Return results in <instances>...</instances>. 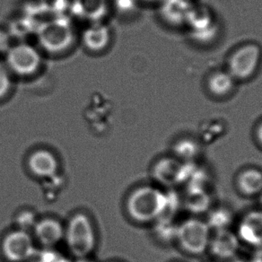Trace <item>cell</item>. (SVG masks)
I'll return each mask as SVG.
<instances>
[{
	"mask_svg": "<svg viewBox=\"0 0 262 262\" xmlns=\"http://www.w3.org/2000/svg\"><path fill=\"white\" fill-rule=\"evenodd\" d=\"M166 208V194L161 190L145 186L131 193L127 202L128 215L139 223L157 221L163 216Z\"/></svg>",
	"mask_w": 262,
	"mask_h": 262,
	"instance_id": "obj_1",
	"label": "cell"
},
{
	"mask_svg": "<svg viewBox=\"0 0 262 262\" xmlns=\"http://www.w3.org/2000/svg\"><path fill=\"white\" fill-rule=\"evenodd\" d=\"M64 240L70 252L77 258H85L95 250L96 238L91 220L84 214H77L65 228Z\"/></svg>",
	"mask_w": 262,
	"mask_h": 262,
	"instance_id": "obj_2",
	"label": "cell"
},
{
	"mask_svg": "<svg viewBox=\"0 0 262 262\" xmlns=\"http://www.w3.org/2000/svg\"><path fill=\"white\" fill-rule=\"evenodd\" d=\"M37 37L44 50L59 52L72 43L73 30L67 19L58 17L40 25L37 30Z\"/></svg>",
	"mask_w": 262,
	"mask_h": 262,
	"instance_id": "obj_3",
	"label": "cell"
},
{
	"mask_svg": "<svg viewBox=\"0 0 262 262\" xmlns=\"http://www.w3.org/2000/svg\"><path fill=\"white\" fill-rule=\"evenodd\" d=\"M182 247L191 254H201L209 247L210 228L200 219H188L178 226L177 238Z\"/></svg>",
	"mask_w": 262,
	"mask_h": 262,
	"instance_id": "obj_4",
	"label": "cell"
},
{
	"mask_svg": "<svg viewBox=\"0 0 262 262\" xmlns=\"http://www.w3.org/2000/svg\"><path fill=\"white\" fill-rule=\"evenodd\" d=\"M260 59V47L255 43L245 44L231 55L228 62V72L235 80H245L256 73Z\"/></svg>",
	"mask_w": 262,
	"mask_h": 262,
	"instance_id": "obj_5",
	"label": "cell"
},
{
	"mask_svg": "<svg viewBox=\"0 0 262 262\" xmlns=\"http://www.w3.org/2000/svg\"><path fill=\"white\" fill-rule=\"evenodd\" d=\"M2 251L9 261L24 262L33 257L35 246L29 233L23 230H16L5 237Z\"/></svg>",
	"mask_w": 262,
	"mask_h": 262,
	"instance_id": "obj_6",
	"label": "cell"
},
{
	"mask_svg": "<svg viewBox=\"0 0 262 262\" xmlns=\"http://www.w3.org/2000/svg\"><path fill=\"white\" fill-rule=\"evenodd\" d=\"M40 63V54L28 44L21 43L8 49V64L15 73L27 76L34 73Z\"/></svg>",
	"mask_w": 262,
	"mask_h": 262,
	"instance_id": "obj_7",
	"label": "cell"
},
{
	"mask_svg": "<svg viewBox=\"0 0 262 262\" xmlns=\"http://www.w3.org/2000/svg\"><path fill=\"white\" fill-rule=\"evenodd\" d=\"M194 171L190 164H182L175 159L164 158L153 169L154 179L164 186H173L185 182Z\"/></svg>",
	"mask_w": 262,
	"mask_h": 262,
	"instance_id": "obj_8",
	"label": "cell"
},
{
	"mask_svg": "<svg viewBox=\"0 0 262 262\" xmlns=\"http://www.w3.org/2000/svg\"><path fill=\"white\" fill-rule=\"evenodd\" d=\"M28 168L36 178L49 180L58 173V160L47 150H38L29 157Z\"/></svg>",
	"mask_w": 262,
	"mask_h": 262,
	"instance_id": "obj_9",
	"label": "cell"
},
{
	"mask_svg": "<svg viewBox=\"0 0 262 262\" xmlns=\"http://www.w3.org/2000/svg\"><path fill=\"white\" fill-rule=\"evenodd\" d=\"M191 30L193 37L200 41H209L216 34V26L209 12L193 8L187 23Z\"/></svg>",
	"mask_w": 262,
	"mask_h": 262,
	"instance_id": "obj_10",
	"label": "cell"
},
{
	"mask_svg": "<svg viewBox=\"0 0 262 262\" xmlns=\"http://www.w3.org/2000/svg\"><path fill=\"white\" fill-rule=\"evenodd\" d=\"M193 8L189 0H163L161 15L170 25L182 26L187 25Z\"/></svg>",
	"mask_w": 262,
	"mask_h": 262,
	"instance_id": "obj_11",
	"label": "cell"
},
{
	"mask_svg": "<svg viewBox=\"0 0 262 262\" xmlns=\"http://www.w3.org/2000/svg\"><path fill=\"white\" fill-rule=\"evenodd\" d=\"M238 237L250 245L262 244L261 211L250 212L244 215L239 224Z\"/></svg>",
	"mask_w": 262,
	"mask_h": 262,
	"instance_id": "obj_12",
	"label": "cell"
},
{
	"mask_svg": "<svg viewBox=\"0 0 262 262\" xmlns=\"http://www.w3.org/2000/svg\"><path fill=\"white\" fill-rule=\"evenodd\" d=\"M36 240L45 247H54L64 239L65 228L55 219H43L34 226Z\"/></svg>",
	"mask_w": 262,
	"mask_h": 262,
	"instance_id": "obj_13",
	"label": "cell"
},
{
	"mask_svg": "<svg viewBox=\"0 0 262 262\" xmlns=\"http://www.w3.org/2000/svg\"><path fill=\"white\" fill-rule=\"evenodd\" d=\"M208 248L219 258H232L239 249V238L229 230L217 231L215 236L210 239Z\"/></svg>",
	"mask_w": 262,
	"mask_h": 262,
	"instance_id": "obj_14",
	"label": "cell"
},
{
	"mask_svg": "<svg viewBox=\"0 0 262 262\" xmlns=\"http://www.w3.org/2000/svg\"><path fill=\"white\" fill-rule=\"evenodd\" d=\"M235 79L228 71H216L208 80V91L215 97H226L233 92Z\"/></svg>",
	"mask_w": 262,
	"mask_h": 262,
	"instance_id": "obj_15",
	"label": "cell"
},
{
	"mask_svg": "<svg viewBox=\"0 0 262 262\" xmlns=\"http://www.w3.org/2000/svg\"><path fill=\"white\" fill-rule=\"evenodd\" d=\"M109 40V29L102 24H95L88 27L83 34L84 45L91 51H101L108 44Z\"/></svg>",
	"mask_w": 262,
	"mask_h": 262,
	"instance_id": "obj_16",
	"label": "cell"
},
{
	"mask_svg": "<svg viewBox=\"0 0 262 262\" xmlns=\"http://www.w3.org/2000/svg\"><path fill=\"white\" fill-rule=\"evenodd\" d=\"M238 187L242 192L248 196H254L262 191V172L249 169L243 171L237 180Z\"/></svg>",
	"mask_w": 262,
	"mask_h": 262,
	"instance_id": "obj_17",
	"label": "cell"
},
{
	"mask_svg": "<svg viewBox=\"0 0 262 262\" xmlns=\"http://www.w3.org/2000/svg\"><path fill=\"white\" fill-rule=\"evenodd\" d=\"M77 12L85 18L97 20L105 14V0H77Z\"/></svg>",
	"mask_w": 262,
	"mask_h": 262,
	"instance_id": "obj_18",
	"label": "cell"
},
{
	"mask_svg": "<svg viewBox=\"0 0 262 262\" xmlns=\"http://www.w3.org/2000/svg\"><path fill=\"white\" fill-rule=\"evenodd\" d=\"M209 196L205 192V190L201 191H189L188 199H186V205L190 211L203 212L209 206Z\"/></svg>",
	"mask_w": 262,
	"mask_h": 262,
	"instance_id": "obj_19",
	"label": "cell"
},
{
	"mask_svg": "<svg viewBox=\"0 0 262 262\" xmlns=\"http://www.w3.org/2000/svg\"><path fill=\"white\" fill-rule=\"evenodd\" d=\"M174 153L183 160H192L200 153V146L191 139H182L175 144Z\"/></svg>",
	"mask_w": 262,
	"mask_h": 262,
	"instance_id": "obj_20",
	"label": "cell"
},
{
	"mask_svg": "<svg viewBox=\"0 0 262 262\" xmlns=\"http://www.w3.org/2000/svg\"><path fill=\"white\" fill-rule=\"evenodd\" d=\"M157 233L161 239L170 241L177 238L178 226L168 216H162L157 220Z\"/></svg>",
	"mask_w": 262,
	"mask_h": 262,
	"instance_id": "obj_21",
	"label": "cell"
},
{
	"mask_svg": "<svg viewBox=\"0 0 262 262\" xmlns=\"http://www.w3.org/2000/svg\"><path fill=\"white\" fill-rule=\"evenodd\" d=\"M232 215L226 209H217L212 212L208 219L209 228H214L216 231L227 229L232 223Z\"/></svg>",
	"mask_w": 262,
	"mask_h": 262,
	"instance_id": "obj_22",
	"label": "cell"
},
{
	"mask_svg": "<svg viewBox=\"0 0 262 262\" xmlns=\"http://www.w3.org/2000/svg\"><path fill=\"white\" fill-rule=\"evenodd\" d=\"M11 86V79L8 70L0 63V98L8 94Z\"/></svg>",
	"mask_w": 262,
	"mask_h": 262,
	"instance_id": "obj_23",
	"label": "cell"
},
{
	"mask_svg": "<svg viewBox=\"0 0 262 262\" xmlns=\"http://www.w3.org/2000/svg\"><path fill=\"white\" fill-rule=\"evenodd\" d=\"M41 6L50 12H60L65 8V0H42Z\"/></svg>",
	"mask_w": 262,
	"mask_h": 262,
	"instance_id": "obj_24",
	"label": "cell"
},
{
	"mask_svg": "<svg viewBox=\"0 0 262 262\" xmlns=\"http://www.w3.org/2000/svg\"><path fill=\"white\" fill-rule=\"evenodd\" d=\"M9 41H8V34L0 31V51H8L9 49Z\"/></svg>",
	"mask_w": 262,
	"mask_h": 262,
	"instance_id": "obj_25",
	"label": "cell"
},
{
	"mask_svg": "<svg viewBox=\"0 0 262 262\" xmlns=\"http://www.w3.org/2000/svg\"><path fill=\"white\" fill-rule=\"evenodd\" d=\"M257 137H258V141L262 145V122L258 126V130H257Z\"/></svg>",
	"mask_w": 262,
	"mask_h": 262,
	"instance_id": "obj_26",
	"label": "cell"
},
{
	"mask_svg": "<svg viewBox=\"0 0 262 262\" xmlns=\"http://www.w3.org/2000/svg\"><path fill=\"white\" fill-rule=\"evenodd\" d=\"M260 201H261V203H262V191H261V193H260Z\"/></svg>",
	"mask_w": 262,
	"mask_h": 262,
	"instance_id": "obj_27",
	"label": "cell"
},
{
	"mask_svg": "<svg viewBox=\"0 0 262 262\" xmlns=\"http://www.w3.org/2000/svg\"><path fill=\"white\" fill-rule=\"evenodd\" d=\"M146 1H157V0H146Z\"/></svg>",
	"mask_w": 262,
	"mask_h": 262,
	"instance_id": "obj_28",
	"label": "cell"
}]
</instances>
